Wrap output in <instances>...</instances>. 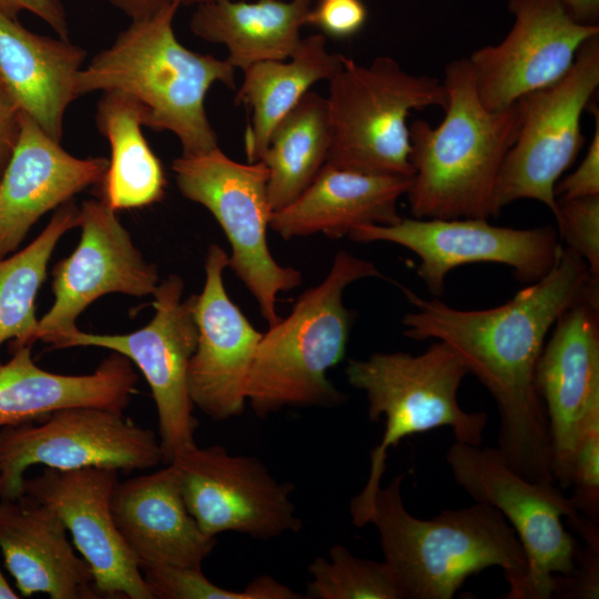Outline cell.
<instances>
[{
  "label": "cell",
  "mask_w": 599,
  "mask_h": 599,
  "mask_svg": "<svg viewBox=\"0 0 599 599\" xmlns=\"http://www.w3.org/2000/svg\"><path fill=\"white\" fill-rule=\"evenodd\" d=\"M598 286L583 258L562 246L544 277L497 307L457 309L404 288L416 307L403 318L405 336L443 341L457 352L497 404L499 454L532 481L555 483L547 416L534 382L537 361L559 316Z\"/></svg>",
  "instance_id": "1"
},
{
  "label": "cell",
  "mask_w": 599,
  "mask_h": 599,
  "mask_svg": "<svg viewBox=\"0 0 599 599\" xmlns=\"http://www.w3.org/2000/svg\"><path fill=\"white\" fill-rule=\"evenodd\" d=\"M179 0L132 20L114 42L83 67L77 77L78 97L91 92H120L144 109V126L173 133L182 155L219 146L205 97L221 82L235 89V69L212 54L194 52L176 38L173 21Z\"/></svg>",
  "instance_id": "2"
},
{
  "label": "cell",
  "mask_w": 599,
  "mask_h": 599,
  "mask_svg": "<svg viewBox=\"0 0 599 599\" xmlns=\"http://www.w3.org/2000/svg\"><path fill=\"white\" fill-rule=\"evenodd\" d=\"M445 116L433 126L423 119L409 126L412 184L406 193L416 219L497 216L495 187L520 126L517 102L489 110L480 101L467 58L445 68Z\"/></svg>",
  "instance_id": "3"
},
{
  "label": "cell",
  "mask_w": 599,
  "mask_h": 599,
  "mask_svg": "<svg viewBox=\"0 0 599 599\" xmlns=\"http://www.w3.org/2000/svg\"><path fill=\"white\" fill-rule=\"evenodd\" d=\"M404 475L379 487L367 517L379 535L384 562L403 599H450L474 573L504 570L512 592L527 560L517 535L499 510L476 501L432 519L413 516L403 502ZM504 596V597H505Z\"/></svg>",
  "instance_id": "4"
},
{
  "label": "cell",
  "mask_w": 599,
  "mask_h": 599,
  "mask_svg": "<svg viewBox=\"0 0 599 599\" xmlns=\"http://www.w3.org/2000/svg\"><path fill=\"white\" fill-rule=\"evenodd\" d=\"M380 276L374 263L339 251L325 278L262 333L246 385V400L257 417L284 407H333L345 400L327 377L345 356L354 319L343 294L358 280Z\"/></svg>",
  "instance_id": "5"
},
{
  "label": "cell",
  "mask_w": 599,
  "mask_h": 599,
  "mask_svg": "<svg viewBox=\"0 0 599 599\" xmlns=\"http://www.w3.org/2000/svg\"><path fill=\"white\" fill-rule=\"evenodd\" d=\"M348 383L365 393L372 422L385 419L382 440L370 451L369 475L362 491L351 501L357 527L367 525L373 498L380 487L387 451L408 436L449 427L457 441L480 446L486 413L466 412L458 403V388L469 370L457 352L443 341L424 353H374L349 359Z\"/></svg>",
  "instance_id": "6"
},
{
  "label": "cell",
  "mask_w": 599,
  "mask_h": 599,
  "mask_svg": "<svg viewBox=\"0 0 599 599\" xmlns=\"http://www.w3.org/2000/svg\"><path fill=\"white\" fill-rule=\"evenodd\" d=\"M328 84L332 142L326 164L364 174L413 177L407 119L414 110L445 109L443 82L409 73L392 57L359 64L342 55L341 68Z\"/></svg>",
  "instance_id": "7"
},
{
  "label": "cell",
  "mask_w": 599,
  "mask_h": 599,
  "mask_svg": "<svg viewBox=\"0 0 599 599\" xmlns=\"http://www.w3.org/2000/svg\"><path fill=\"white\" fill-rule=\"evenodd\" d=\"M455 481L475 500L493 506L514 529L527 560L526 572L506 599L555 597L557 578L577 568L579 546L562 518L576 515L555 483L532 481L510 468L497 448L455 441L446 454Z\"/></svg>",
  "instance_id": "8"
},
{
  "label": "cell",
  "mask_w": 599,
  "mask_h": 599,
  "mask_svg": "<svg viewBox=\"0 0 599 599\" xmlns=\"http://www.w3.org/2000/svg\"><path fill=\"white\" fill-rule=\"evenodd\" d=\"M171 167L181 194L204 206L222 227L231 246L229 267L255 298L262 317L268 326L277 323L278 294L300 286L302 273L281 265L268 248L273 210L266 165L237 162L217 146L181 155Z\"/></svg>",
  "instance_id": "9"
},
{
  "label": "cell",
  "mask_w": 599,
  "mask_h": 599,
  "mask_svg": "<svg viewBox=\"0 0 599 599\" xmlns=\"http://www.w3.org/2000/svg\"><path fill=\"white\" fill-rule=\"evenodd\" d=\"M598 87L599 35L581 45L562 78L516 101L520 126L497 177L499 211L529 199L557 213L555 186L585 143L581 115Z\"/></svg>",
  "instance_id": "10"
},
{
  "label": "cell",
  "mask_w": 599,
  "mask_h": 599,
  "mask_svg": "<svg viewBox=\"0 0 599 599\" xmlns=\"http://www.w3.org/2000/svg\"><path fill=\"white\" fill-rule=\"evenodd\" d=\"M163 461L160 440L121 410L95 406L59 409L45 419L0 429L1 499L23 495L30 466L104 467L131 471Z\"/></svg>",
  "instance_id": "11"
},
{
  "label": "cell",
  "mask_w": 599,
  "mask_h": 599,
  "mask_svg": "<svg viewBox=\"0 0 599 599\" xmlns=\"http://www.w3.org/2000/svg\"><path fill=\"white\" fill-rule=\"evenodd\" d=\"M177 274L161 281L152 294L154 315L128 334H90L79 328L53 348L94 346L126 357L145 377L155 403L163 461L170 464L183 447L194 444L197 422L189 393L187 374L197 343L193 295L183 298Z\"/></svg>",
  "instance_id": "12"
},
{
  "label": "cell",
  "mask_w": 599,
  "mask_h": 599,
  "mask_svg": "<svg viewBox=\"0 0 599 599\" xmlns=\"http://www.w3.org/2000/svg\"><path fill=\"white\" fill-rule=\"evenodd\" d=\"M170 464L190 514L210 537L232 531L267 540L302 528L291 498L294 485L278 481L255 457L194 443Z\"/></svg>",
  "instance_id": "13"
},
{
  "label": "cell",
  "mask_w": 599,
  "mask_h": 599,
  "mask_svg": "<svg viewBox=\"0 0 599 599\" xmlns=\"http://www.w3.org/2000/svg\"><path fill=\"white\" fill-rule=\"evenodd\" d=\"M349 238L355 242H389L414 252L418 276L428 291L440 296L448 273L474 263L509 266L522 282L534 283L556 264L561 251L558 232L550 227L496 226L486 219H400L390 225L362 224Z\"/></svg>",
  "instance_id": "14"
},
{
  "label": "cell",
  "mask_w": 599,
  "mask_h": 599,
  "mask_svg": "<svg viewBox=\"0 0 599 599\" xmlns=\"http://www.w3.org/2000/svg\"><path fill=\"white\" fill-rule=\"evenodd\" d=\"M78 227V246L52 270L54 301L34 334V342L51 347L78 328L80 314L99 297L111 293L143 297L152 295L160 283L156 266L146 262L103 200L81 204Z\"/></svg>",
  "instance_id": "15"
},
{
  "label": "cell",
  "mask_w": 599,
  "mask_h": 599,
  "mask_svg": "<svg viewBox=\"0 0 599 599\" xmlns=\"http://www.w3.org/2000/svg\"><path fill=\"white\" fill-rule=\"evenodd\" d=\"M508 10L514 23L507 35L467 58L478 97L489 110L508 108L558 81L581 45L599 35V24L575 21L560 0H509Z\"/></svg>",
  "instance_id": "16"
},
{
  "label": "cell",
  "mask_w": 599,
  "mask_h": 599,
  "mask_svg": "<svg viewBox=\"0 0 599 599\" xmlns=\"http://www.w3.org/2000/svg\"><path fill=\"white\" fill-rule=\"evenodd\" d=\"M554 326L534 382L547 416L554 479L568 488L577 444L599 423V293L570 306Z\"/></svg>",
  "instance_id": "17"
},
{
  "label": "cell",
  "mask_w": 599,
  "mask_h": 599,
  "mask_svg": "<svg viewBox=\"0 0 599 599\" xmlns=\"http://www.w3.org/2000/svg\"><path fill=\"white\" fill-rule=\"evenodd\" d=\"M118 470L55 469L24 479L23 494L54 511L88 562L99 598L153 599L111 511Z\"/></svg>",
  "instance_id": "18"
},
{
  "label": "cell",
  "mask_w": 599,
  "mask_h": 599,
  "mask_svg": "<svg viewBox=\"0 0 599 599\" xmlns=\"http://www.w3.org/2000/svg\"><path fill=\"white\" fill-rule=\"evenodd\" d=\"M226 267V251L210 245L204 286L193 295L197 343L189 366V393L193 405L214 420L243 413L247 379L262 337L229 296L223 281Z\"/></svg>",
  "instance_id": "19"
},
{
  "label": "cell",
  "mask_w": 599,
  "mask_h": 599,
  "mask_svg": "<svg viewBox=\"0 0 599 599\" xmlns=\"http://www.w3.org/2000/svg\"><path fill=\"white\" fill-rule=\"evenodd\" d=\"M105 158H77L21 112L13 152L0 177V258L16 252L47 212L100 184Z\"/></svg>",
  "instance_id": "20"
},
{
  "label": "cell",
  "mask_w": 599,
  "mask_h": 599,
  "mask_svg": "<svg viewBox=\"0 0 599 599\" xmlns=\"http://www.w3.org/2000/svg\"><path fill=\"white\" fill-rule=\"evenodd\" d=\"M111 511L140 569L202 568L215 546L190 514L171 464L116 484Z\"/></svg>",
  "instance_id": "21"
},
{
  "label": "cell",
  "mask_w": 599,
  "mask_h": 599,
  "mask_svg": "<svg viewBox=\"0 0 599 599\" xmlns=\"http://www.w3.org/2000/svg\"><path fill=\"white\" fill-rule=\"evenodd\" d=\"M58 515L27 495L0 500V551L20 597L95 599L93 575Z\"/></svg>",
  "instance_id": "22"
},
{
  "label": "cell",
  "mask_w": 599,
  "mask_h": 599,
  "mask_svg": "<svg viewBox=\"0 0 599 599\" xmlns=\"http://www.w3.org/2000/svg\"><path fill=\"white\" fill-rule=\"evenodd\" d=\"M12 353L9 361L0 362V429L41 422L74 406L123 412L135 393L138 375L132 363L114 352L85 375L57 374L37 366L30 345Z\"/></svg>",
  "instance_id": "23"
},
{
  "label": "cell",
  "mask_w": 599,
  "mask_h": 599,
  "mask_svg": "<svg viewBox=\"0 0 599 599\" xmlns=\"http://www.w3.org/2000/svg\"><path fill=\"white\" fill-rule=\"evenodd\" d=\"M87 54L69 39L37 34L0 11V87L54 140L79 98L77 77Z\"/></svg>",
  "instance_id": "24"
},
{
  "label": "cell",
  "mask_w": 599,
  "mask_h": 599,
  "mask_svg": "<svg viewBox=\"0 0 599 599\" xmlns=\"http://www.w3.org/2000/svg\"><path fill=\"white\" fill-rule=\"evenodd\" d=\"M413 177L372 175L324 164L290 204L272 213L270 229L284 240L323 234L341 238L362 224L390 225Z\"/></svg>",
  "instance_id": "25"
},
{
  "label": "cell",
  "mask_w": 599,
  "mask_h": 599,
  "mask_svg": "<svg viewBox=\"0 0 599 599\" xmlns=\"http://www.w3.org/2000/svg\"><path fill=\"white\" fill-rule=\"evenodd\" d=\"M313 0H214L196 6L191 31L223 44L226 61L246 68L263 61H283L297 50Z\"/></svg>",
  "instance_id": "26"
},
{
  "label": "cell",
  "mask_w": 599,
  "mask_h": 599,
  "mask_svg": "<svg viewBox=\"0 0 599 599\" xmlns=\"http://www.w3.org/2000/svg\"><path fill=\"white\" fill-rule=\"evenodd\" d=\"M342 54L327 50L326 37L303 38L288 61H263L243 70L236 104L252 111L244 133L247 162L260 161L275 125L316 82L329 80L341 68Z\"/></svg>",
  "instance_id": "27"
},
{
  "label": "cell",
  "mask_w": 599,
  "mask_h": 599,
  "mask_svg": "<svg viewBox=\"0 0 599 599\" xmlns=\"http://www.w3.org/2000/svg\"><path fill=\"white\" fill-rule=\"evenodd\" d=\"M95 122L111 151L100 183L101 200L115 212L160 202L165 195L166 177L142 132V105L126 94L104 92L97 105Z\"/></svg>",
  "instance_id": "28"
},
{
  "label": "cell",
  "mask_w": 599,
  "mask_h": 599,
  "mask_svg": "<svg viewBox=\"0 0 599 599\" xmlns=\"http://www.w3.org/2000/svg\"><path fill=\"white\" fill-rule=\"evenodd\" d=\"M332 142L326 98L306 92L275 125L261 158L267 170V195L274 211L293 202L316 177Z\"/></svg>",
  "instance_id": "29"
},
{
  "label": "cell",
  "mask_w": 599,
  "mask_h": 599,
  "mask_svg": "<svg viewBox=\"0 0 599 599\" xmlns=\"http://www.w3.org/2000/svg\"><path fill=\"white\" fill-rule=\"evenodd\" d=\"M79 224V207L59 206L42 232L24 248L0 258V346L11 351L34 343L39 319L37 294L47 277L49 260L60 238Z\"/></svg>",
  "instance_id": "30"
},
{
  "label": "cell",
  "mask_w": 599,
  "mask_h": 599,
  "mask_svg": "<svg viewBox=\"0 0 599 599\" xmlns=\"http://www.w3.org/2000/svg\"><path fill=\"white\" fill-rule=\"evenodd\" d=\"M309 599H403L402 591L384 561L364 559L343 545H334L328 557L308 565Z\"/></svg>",
  "instance_id": "31"
},
{
  "label": "cell",
  "mask_w": 599,
  "mask_h": 599,
  "mask_svg": "<svg viewBox=\"0 0 599 599\" xmlns=\"http://www.w3.org/2000/svg\"><path fill=\"white\" fill-rule=\"evenodd\" d=\"M153 599H300L302 596L270 576L254 578L240 591L224 589L202 568L155 566L141 569Z\"/></svg>",
  "instance_id": "32"
},
{
  "label": "cell",
  "mask_w": 599,
  "mask_h": 599,
  "mask_svg": "<svg viewBox=\"0 0 599 599\" xmlns=\"http://www.w3.org/2000/svg\"><path fill=\"white\" fill-rule=\"evenodd\" d=\"M558 235L599 277V195L557 200Z\"/></svg>",
  "instance_id": "33"
},
{
  "label": "cell",
  "mask_w": 599,
  "mask_h": 599,
  "mask_svg": "<svg viewBox=\"0 0 599 599\" xmlns=\"http://www.w3.org/2000/svg\"><path fill=\"white\" fill-rule=\"evenodd\" d=\"M570 497L576 510L599 522V423L591 425L577 444L572 466Z\"/></svg>",
  "instance_id": "34"
},
{
  "label": "cell",
  "mask_w": 599,
  "mask_h": 599,
  "mask_svg": "<svg viewBox=\"0 0 599 599\" xmlns=\"http://www.w3.org/2000/svg\"><path fill=\"white\" fill-rule=\"evenodd\" d=\"M367 16L362 0H319L312 6L306 24L317 28L325 37L345 39L363 29Z\"/></svg>",
  "instance_id": "35"
},
{
  "label": "cell",
  "mask_w": 599,
  "mask_h": 599,
  "mask_svg": "<svg viewBox=\"0 0 599 599\" xmlns=\"http://www.w3.org/2000/svg\"><path fill=\"white\" fill-rule=\"evenodd\" d=\"M596 115L595 130L586 156L579 166L555 186L557 200H570L599 195V110L591 105Z\"/></svg>",
  "instance_id": "36"
},
{
  "label": "cell",
  "mask_w": 599,
  "mask_h": 599,
  "mask_svg": "<svg viewBox=\"0 0 599 599\" xmlns=\"http://www.w3.org/2000/svg\"><path fill=\"white\" fill-rule=\"evenodd\" d=\"M0 11L17 19L29 11L49 24L59 38L69 39V23L60 0H0Z\"/></svg>",
  "instance_id": "37"
},
{
  "label": "cell",
  "mask_w": 599,
  "mask_h": 599,
  "mask_svg": "<svg viewBox=\"0 0 599 599\" xmlns=\"http://www.w3.org/2000/svg\"><path fill=\"white\" fill-rule=\"evenodd\" d=\"M20 119V109L0 87V177L17 143Z\"/></svg>",
  "instance_id": "38"
},
{
  "label": "cell",
  "mask_w": 599,
  "mask_h": 599,
  "mask_svg": "<svg viewBox=\"0 0 599 599\" xmlns=\"http://www.w3.org/2000/svg\"><path fill=\"white\" fill-rule=\"evenodd\" d=\"M567 13L582 24H598L599 0H560Z\"/></svg>",
  "instance_id": "39"
},
{
  "label": "cell",
  "mask_w": 599,
  "mask_h": 599,
  "mask_svg": "<svg viewBox=\"0 0 599 599\" xmlns=\"http://www.w3.org/2000/svg\"><path fill=\"white\" fill-rule=\"evenodd\" d=\"M131 20L146 17L172 0H109Z\"/></svg>",
  "instance_id": "40"
},
{
  "label": "cell",
  "mask_w": 599,
  "mask_h": 599,
  "mask_svg": "<svg viewBox=\"0 0 599 599\" xmlns=\"http://www.w3.org/2000/svg\"><path fill=\"white\" fill-rule=\"evenodd\" d=\"M20 595L16 592L0 570V599H18Z\"/></svg>",
  "instance_id": "41"
},
{
  "label": "cell",
  "mask_w": 599,
  "mask_h": 599,
  "mask_svg": "<svg viewBox=\"0 0 599 599\" xmlns=\"http://www.w3.org/2000/svg\"><path fill=\"white\" fill-rule=\"evenodd\" d=\"M179 1L181 6H191V4L197 6V4L214 1V0H179Z\"/></svg>",
  "instance_id": "42"
},
{
  "label": "cell",
  "mask_w": 599,
  "mask_h": 599,
  "mask_svg": "<svg viewBox=\"0 0 599 599\" xmlns=\"http://www.w3.org/2000/svg\"><path fill=\"white\" fill-rule=\"evenodd\" d=\"M0 490H1V479H0Z\"/></svg>",
  "instance_id": "43"
}]
</instances>
